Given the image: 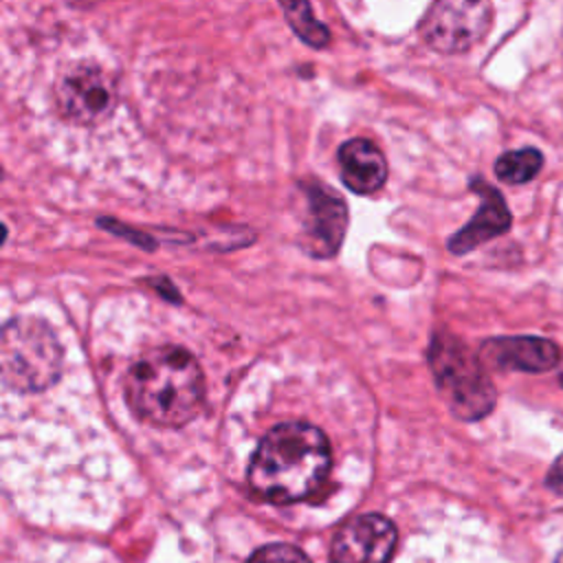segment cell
I'll list each match as a JSON object with an SVG mask.
<instances>
[{
    "label": "cell",
    "instance_id": "1",
    "mask_svg": "<svg viewBox=\"0 0 563 563\" xmlns=\"http://www.w3.org/2000/svg\"><path fill=\"white\" fill-rule=\"evenodd\" d=\"M332 453L321 429L306 422L273 427L257 444L249 484L255 495L273 504L310 497L328 477Z\"/></svg>",
    "mask_w": 563,
    "mask_h": 563
},
{
    "label": "cell",
    "instance_id": "2",
    "mask_svg": "<svg viewBox=\"0 0 563 563\" xmlns=\"http://www.w3.org/2000/svg\"><path fill=\"white\" fill-rule=\"evenodd\" d=\"M205 380L196 358L176 345L152 347L128 372L125 396L132 411L154 427H180L202 402Z\"/></svg>",
    "mask_w": 563,
    "mask_h": 563
},
{
    "label": "cell",
    "instance_id": "3",
    "mask_svg": "<svg viewBox=\"0 0 563 563\" xmlns=\"http://www.w3.org/2000/svg\"><path fill=\"white\" fill-rule=\"evenodd\" d=\"M2 380L15 391L48 387L62 367V350L51 328L37 319H11L0 341Z\"/></svg>",
    "mask_w": 563,
    "mask_h": 563
},
{
    "label": "cell",
    "instance_id": "4",
    "mask_svg": "<svg viewBox=\"0 0 563 563\" xmlns=\"http://www.w3.org/2000/svg\"><path fill=\"white\" fill-rule=\"evenodd\" d=\"M429 365L449 409L462 420L484 418L495 407V387L466 345L451 334H435Z\"/></svg>",
    "mask_w": 563,
    "mask_h": 563
},
{
    "label": "cell",
    "instance_id": "5",
    "mask_svg": "<svg viewBox=\"0 0 563 563\" xmlns=\"http://www.w3.org/2000/svg\"><path fill=\"white\" fill-rule=\"evenodd\" d=\"M493 15V0H433L418 31L431 51L460 55L488 35Z\"/></svg>",
    "mask_w": 563,
    "mask_h": 563
},
{
    "label": "cell",
    "instance_id": "6",
    "mask_svg": "<svg viewBox=\"0 0 563 563\" xmlns=\"http://www.w3.org/2000/svg\"><path fill=\"white\" fill-rule=\"evenodd\" d=\"M119 90L114 77L95 62H79L66 68L55 86L59 114L77 125H99L117 108Z\"/></svg>",
    "mask_w": 563,
    "mask_h": 563
},
{
    "label": "cell",
    "instance_id": "7",
    "mask_svg": "<svg viewBox=\"0 0 563 563\" xmlns=\"http://www.w3.org/2000/svg\"><path fill=\"white\" fill-rule=\"evenodd\" d=\"M299 185L308 200L303 246L314 257H330L343 242L347 229V207L336 191L319 180H301Z\"/></svg>",
    "mask_w": 563,
    "mask_h": 563
},
{
    "label": "cell",
    "instance_id": "8",
    "mask_svg": "<svg viewBox=\"0 0 563 563\" xmlns=\"http://www.w3.org/2000/svg\"><path fill=\"white\" fill-rule=\"evenodd\" d=\"M396 528L383 515H358L345 521L330 548V563H389Z\"/></svg>",
    "mask_w": 563,
    "mask_h": 563
},
{
    "label": "cell",
    "instance_id": "9",
    "mask_svg": "<svg viewBox=\"0 0 563 563\" xmlns=\"http://www.w3.org/2000/svg\"><path fill=\"white\" fill-rule=\"evenodd\" d=\"M471 189L479 196V209L471 218L468 224H464L457 233L449 240V251L455 255H464L479 244L488 242L490 238H497L508 231L510 227V211L501 198V194L490 187L482 178L471 180Z\"/></svg>",
    "mask_w": 563,
    "mask_h": 563
},
{
    "label": "cell",
    "instance_id": "10",
    "mask_svg": "<svg viewBox=\"0 0 563 563\" xmlns=\"http://www.w3.org/2000/svg\"><path fill=\"white\" fill-rule=\"evenodd\" d=\"M482 363L497 369L548 372L559 365V347L539 336H501L482 345Z\"/></svg>",
    "mask_w": 563,
    "mask_h": 563
},
{
    "label": "cell",
    "instance_id": "11",
    "mask_svg": "<svg viewBox=\"0 0 563 563\" xmlns=\"http://www.w3.org/2000/svg\"><path fill=\"white\" fill-rule=\"evenodd\" d=\"M336 165L343 185L358 196L378 191L387 180L385 154L369 139L343 141L336 150Z\"/></svg>",
    "mask_w": 563,
    "mask_h": 563
},
{
    "label": "cell",
    "instance_id": "12",
    "mask_svg": "<svg viewBox=\"0 0 563 563\" xmlns=\"http://www.w3.org/2000/svg\"><path fill=\"white\" fill-rule=\"evenodd\" d=\"M292 33L310 48L330 46V29L317 20L310 0H277Z\"/></svg>",
    "mask_w": 563,
    "mask_h": 563
},
{
    "label": "cell",
    "instance_id": "13",
    "mask_svg": "<svg viewBox=\"0 0 563 563\" xmlns=\"http://www.w3.org/2000/svg\"><path fill=\"white\" fill-rule=\"evenodd\" d=\"M541 165H543L541 152H537L534 147H521V150L504 152L495 161V174L499 180L508 185H521L532 180L539 174Z\"/></svg>",
    "mask_w": 563,
    "mask_h": 563
},
{
    "label": "cell",
    "instance_id": "14",
    "mask_svg": "<svg viewBox=\"0 0 563 563\" xmlns=\"http://www.w3.org/2000/svg\"><path fill=\"white\" fill-rule=\"evenodd\" d=\"M246 563H310V559L295 545L271 543L260 548Z\"/></svg>",
    "mask_w": 563,
    "mask_h": 563
},
{
    "label": "cell",
    "instance_id": "15",
    "mask_svg": "<svg viewBox=\"0 0 563 563\" xmlns=\"http://www.w3.org/2000/svg\"><path fill=\"white\" fill-rule=\"evenodd\" d=\"M548 484L552 490L563 495V455H559V460L552 464V468L548 473Z\"/></svg>",
    "mask_w": 563,
    "mask_h": 563
},
{
    "label": "cell",
    "instance_id": "16",
    "mask_svg": "<svg viewBox=\"0 0 563 563\" xmlns=\"http://www.w3.org/2000/svg\"><path fill=\"white\" fill-rule=\"evenodd\" d=\"M559 380H561V385H563V358L559 361Z\"/></svg>",
    "mask_w": 563,
    "mask_h": 563
},
{
    "label": "cell",
    "instance_id": "17",
    "mask_svg": "<svg viewBox=\"0 0 563 563\" xmlns=\"http://www.w3.org/2000/svg\"><path fill=\"white\" fill-rule=\"evenodd\" d=\"M554 563H563V550L556 554V561Z\"/></svg>",
    "mask_w": 563,
    "mask_h": 563
}]
</instances>
